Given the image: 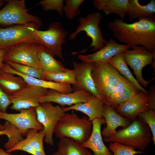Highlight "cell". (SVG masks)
<instances>
[{
    "label": "cell",
    "instance_id": "cell-1",
    "mask_svg": "<svg viewBox=\"0 0 155 155\" xmlns=\"http://www.w3.org/2000/svg\"><path fill=\"white\" fill-rule=\"evenodd\" d=\"M128 24L120 18L109 22L107 26L114 37L130 48L140 45L149 51H155V19L154 16L138 19Z\"/></svg>",
    "mask_w": 155,
    "mask_h": 155
},
{
    "label": "cell",
    "instance_id": "cell-2",
    "mask_svg": "<svg viewBox=\"0 0 155 155\" xmlns=\"http://www.w3.org/2000/svg\"><path fill=\"white\" fill-rule=\"evenodd\" d=\"M152 140V135L149 127L138 117L127 127L104 139L105 142L118 143L142 152H145Z\"/></svg>",
    "mask_w": 155,
    "mask_h": 155
},
{
    "label": "cell",
    "instance_id": "cell-3",
    "mask_svg": "<svg viewBox=\"0 0 155 155\" xmlns=\"http://www.w3.org/2000/svg\"><path fill=\"white\" fill-rule=\"evenodd\" d=\"M92 128V122L88 117L80 118L75 114L65 113L57 124L54 133L60 139L68 138L82 144L89 138Z\"/></svg>",
    "mask_w": 155,
    "mask_h": 155
},
{
    "label": "cell",
    "instance_id": "cell-4",
    "mask_svg": "<svg viewBox=\"0 0 155 155\" xmlns=\"http://www.w3.org/2000/svg\"><path fill=\"white\" fill-rule=\"evenodd\" d=\"M91 75L99 97L108 105L112 92L123 76L108 62L94 63Z\"/></svg>",
    "mask_w": 155,
    "mask_h": 155
},
{
    "label": "cell",
    "instance_id": "cell-5",
    "mask_svg": "<svg viewBox=\"0 0 155 155\" xmlns=\"http://www.w3.org/2000/svg\"><path fill=\"white\" fill-rule=\"evenodd\" d=\"M102 18V15L100 12H94L79 19V24L75 31L70 34L69 40L74 39L79 33L84 32L87 36L91 38L92 42L89 46L85 49L78 52H72V55H75L81 53H84L90 47L93 48L92 51L99 50L107 44L108 41L103 37L99 26Z\"/></svg>",
    "mask_w": 155,
    "mask_h": 155
},
{
    "label": "cell",
    "instance_id": "cell-6",
    "mask_svg": "<svg viewBox=\"0 0 155 155\" xmlns=\"http://www.w3.org/2000/svg\"><path fill=\"white\" fill-rule=\"evenodd\" d=\"M39 27L35 23H31L14 25L5 28L0 27V49L7 50L30 43L40 45L39 38L33 30V28L38 29Z\"/></svg>",
    "mask_w": 155,
    "mask_h": 155
},
{
    "label": "cell",
    "instance_id": "cell-7",
    "mask_svg": "<svg viewBox=\"0 0 155 155\" xmlns=\"http://www.w3.org/2000/svg\"><path fill=\"white\" fill-rule=\"evenodd\" d=\"M33 30L39 39L40 45L46 49L54 57L56 56L65 61L62 46L65 43L68 32L58 22L49 25L47 30L41 31L34 28Z\"/></svg>",
    "mask_w": 155,
    "mask_h": 155
},
{
    "label": "cell",
    "instance_id": "cell-8",
    "mask_svg": "<svg viewBox=\"0 0 155 155\" xmlns=\"http://www.w3.org/2000/svg\"><path fill=\"white\" fill-rule=\"evenodd\" d=\"M0 10V24L5 26L26 25L34 23L40 27V19L27 13L25 0H9Z\"/></svg>",
    "mask_w": 155,
    "mask_h": 155
},
{
    "label": "cell",
    "instance_id": "cell-9",
    "mask_svg": "<svg viewBox=\"0 0 155 155\" xmlns=\"http://www.w3.org/2000/svg\"><path fill=\"white\" fill-rule=\"evenodd\" d=\"M132 49L123 52L125 60L127 65L133 70L139 84L146 88L155 77L150 81L146 80L142 76V71L144 67L149 65H152V67L155 70V51H150L142 46H136Z\"/></svg>",
    "mask_w": 155,
    "mask_h": 155
},
{
    "label": "cell",
    "instance_id": "cell-10",
    "mask_svg": "<svg viewBox=\"0 0 155 155\" xmlns=\"http://www.w3.org/2000/svg\"><path fill=\"white\" fill-rule=\"evenodd\" d=\"M35 111L37 119L43 127L45 134L44 141L46 144L53 146L55 128L65 112L62 107L54 106L48 102L40 103L35 108Z\"/></svg>",
    "mask_w": 155,
    "mask_h": 155
},
{
    "label": "cell",
    "instance_id": "cell-11",
    "mask_svg": "<svg viewBox=\"0 0 155 155\" xmlns=\"http://www.w3.org/2000/svg\"><path fill=\"white\" fill-rule=\"evenodd\" d=\"M41 46L37 43H30L6 50L3 61L41 69L37 57Z\"/></svg>",
    "mask_w": 155,
    "mask_h": 155
},
{
    "label": "cell",
    "instance_id": "cell-12",
    "mask_svg": "<svg viewBox=\"0 0 155 155\" xmlns=\"http://www.w3.org/2000/svg\"><path fill=\"white\" fill-rule=\"evenodd\" d=\"M48 89L27 84L25 87L10 96L12 102L10 109L20 111L31 107H36L39 99L45 96Z\"/></svg>",
    "mask_w": 155,
    "mask_h": 155
},
{
    "label": "cell",
    "instance_id": "cell-13",
    "mask_svg": "<svg viewBox=\"0 0 155 155\" xmlns=\"http://www.w3.org/2000/svg\"><path fill=\"white\" fill-rule=\"evenodd\" d=\"M0 119L5 120L17 127L23 136L28 130L34 129L42 130L43 127L37 120L35 107L21 110L17 113H9L0 112Z\"/></svg>",
    "mask_w": 155,
    "mask_h": 155
},
{
    "label": "cell",
    "instance_id": "cell-14",
    "mask_svg": "<svg viewBox=\"0 0 155 155\" xmlns=\"http://www.w3.org/2000/svg\"><path fill=\"white\" fill-rule=\"evenodd\" d=\"M92 94L81 90L67 93H61L53 89H48L46 95L39 99L40 103L48 102L57 103L62 107L87 101Z\"/></svg>",
    "mask_w": 155,
    "mask_h": 155
},
{
    "label": "cell",
    "instance_id": "cell-15",
    "mask_svg": "<svg viewBox=\"0 0 155 155\" xmlns=\"http://www.w3.org/2000/svg\"><path fill=\"white\" fill-rule=\"evenodd\" d=\"M93 64L91 62H73L77 83L72 88L73 91L84 90L99 97L91 75Z\"/></svg>",
    "mask_w": 155,
    "mask_h": 155
},
{
    "label": "cell",
    "instance_id": "cell-16",
    "mask_svg": "<svg viewBox=\"0 0 155 155\" xmlns=\"http://www.w3.org/2000/svg\"><path fill=\"white\" fill-rule=\"evenodd\" d=\"M130 48L128 45L118 43L115 39L111 38L104 47L96 52L87 55H79L78 57L82 62L93 63L108 62L116 55Z\"/></svg>",
    "mask_w": 155,
    "mask_h": 155
},
{
    "label": "cell",
    "instance_id": "cell-17",
    "mask_svg": "<svg viewBox=\"0 0 155 155\" xmlns=\"http://www.w3.org/2000/svg\"><path fill=\"white\" fill-rule=\"evenodd\" d=\"M147 94L140 91L133 97L119 106L115 110L120 115L131 122L135 120L141 113L148 109Z\"/></svg>",
    "mask_w": 155,
    "mask_h": 155
},
{
    "label": "cell",
    "instance_id": "cell-18",
    "mask_svg": "<svg viewBox=\"0 0 155 155\" xmlns=\"http://www.w3.org/2000/svg\"><path fill=\"white\" fill-rule=\"evenodd\" d=\"M92 131L89 139L82 145L90 149L92 155H113L112 152L105 145L101 133V127L105 124L104 117L97 118L92 121Z\"/></svg>",
    "mask_w": 155,
    "mask_h": 155
},
{
    "label": "cell",
    "instance_id": "cell-19",
    "mask_svg": "<svg viewBox=\"0 0 155 155\" xmlns=\"http://www.w3.org/2000/svg\"><path fill=\"white\" fill-rule=\"evenodd\" d=\"M104 105V102L101 98L92 94L85 102L62 108L65 112L73 110L83 113L88 116L90 121H92L95 119L103 117Z\"/></svg>",
    "mask_w": 155,
    "mask_h": 155
},
{
    "label": "cell",
    "instance_id": "cell-20",
    "mask_svg": "<svg viewBox=\"0 0 155 155\" xmlns=\"http://www.w3.org/2000/svg\"><path fill=\"white\" fill-rule=\"evenodd\" d=\"M140 91L131 82L123 76L112 92L108 105L115 110Z\"/></svg>",
    "mask_w": 155,
    "mask_h": 155
},
{
    "label": "cell",
    "instance_id": "cell-21",
    "mask_svg": "<svg viewBox=\"0 0 155 155\" xmlns=\"http://www.w3.org/2000/svg\"><path fill=\"white\" fill-rule=\"evenodd\" d=\"M1 71L21 76L28 85L48 89H53L63 93H69L73 91L72 87L69 84L46 81L25 75L13 69L9 64L6 63H4Z\"/></svg>",
    "mask_w": 155,
    "mask_h": 155
},
{
    "label": "cell",
    "instance_id": "cell-22",
    "mask_svg": "<svg viewBox=\"0 0 155 155\" xmlns=\"http://www.w3.org/2000/svg\"><path fill=\"white\" fill-rule=\"evenodd\" d=\"M103 117L106 126L101 131L102 136L106 138L114 134L116 129L119 127L123 128L128 126L131 123L129 119L117 113L114 109L104 104Z\"/></svg>",
    "mask_w": 155,
    "mask_h": 155
},
{
    "label": "cell",
    "instance_id": "cell-23",
    "mask_svg": "<svg viewBox=\"0 0 155 155\" xmlns=\"http://www.w3.org/2000/svg\"><path fill=\"white\" fill-rule=\"evenodd\" d=\"M129 0H94L92 3L97 10L106 15L116 14L123 20L127 14Z\"/></svg>",
    "mask_w": 155,
    "mask_h": 155
},
{
    "label": "cell",
    "instance_id": "cell-24",
    "mask_svg": "<svg viewBox=\"0 0 155 155\" xmlns=\"http://www.w3.org/2000/svg\"><path fill=\"white\" fill-rule=\"evenodd\" d=\"M37 57L41 68L46 72L58 73L66 71L69 69L65 67L61 62L55 59L45 48L41 46Z\"/></svg>",
    "mask_w": 155,
    "mask_h": 155
},
{
    "label": "cell",
    "instance_id": "cell-25",
    "mask_svg": "<svg viewBox=\"0 0 155 155\" xmlns=\"http://www.w3.org/2000/svg\"><path fill=\"white\" fill-rule=\"evenodd\" d=\"M27 84L20 76H16L13 73L1 71L0 72V87L10 96L25 87Z\"/></svg>",
    "mask_w": 155,
    "mask_h": 155
},
{
    "label": "cell",
    "instance_id": "cell-26",
    "mask_svg": "<svg viewBox=\"0 0 155 155\" xmlns=\"http://www.w3.org/2000/svg\"><path fill=\"white\" fill-rule=\"evenodd\" d=\"M155 13L154 0H151L145 5H141L138 0H129L127 15L130 20L151 18Z\"/></svg>",
    "mask_w": 155,
    "mask_h": 155
},
{
    "label": "cell",
    "instance_id": "cell-27",
    "mask_svg": "<svg viewBox=\"0 0 155 155\" xmlns=\"http://www.w3.org/2000/svg\"><path fill=\"white\" fill-rule=\"evenodd\" d=\"M108 62L114 66L122 75L131 82L139 91H143L148 94V91L139 84L128 67L124 57L123 52L116 55Z\"/></svg>",
    "mask_w": 155,
    "mask_h": 155
},
{
    "label": "cell",
    "instance_id": "cell-28",
    "mask_svg": "<svg viewBox=\"0 0 155 155\" xmlns=\"http://www.w3.org/2000/svg\"><path fill=\"white\" fill-rule=\"evenodd\" d=\"M57 151L63 155H92L88 148L70 138L60 139Z\"/></svg>",
    "mask_w": 155,
    "mask_h": 155
},
{
    "label": "cell",
    "instance_id": "cell-29",
    "mask_svg": "<svg viewBox=\"0 0 155 155\" xmlns=\"http://www.w3.org/2000/svg\"><path fill=\"white\" fill-rule=\"evenodd\" d=\"M43 80L55 82L71 84H77L75 72L73 69H68L66 71L58 73H50L44 71Z\"/></svg>",
    "mask_w": 155,
    "mask_h": 155
},
{
    "label": "cell",
    "instance_id": "cell-30",
    "mask_svg": "<svg viewBox=\"0 0 155 155\" xmlns=\"http://www.w3.org/2000/svg\"><path fill=\"white\" fill-rule=\"evenodd\" d=\"M26 137L22 140L23 143L35 150H44L43 141L45 134L43 130L38 131L34 129H28Z\"/></svg>",
    "mask_w": 155,
    "mask_h": 155
},
{
    "label": "cell",
    "instance_id": "cell-31",
    "mask_svg": "<svg viewBox=\"0 0 155 155\" xmlns=\"http://www.w3.org/2000/svg\"><path fill=\"white\" fill-rule=\"evenodd\" d=\"M3 125L9 133L7 136L8 140L4 145V147L6 150L14 146L24 138L19 129L13 124L6 121Z\"/></svg>",
    "mask_w": 155,
    "mask_h": 155
},
{
    "label": "cell",
    "instance_id": "cell-32",
    "mask_svg": "<svg viewBox=\"0 0 155 155\" xmlns=\"http://www.w3.org/2000/svg\"><path fill=\"white\" fill-rule=\"evenodd\" d=\"M7 63L13 69L19 73L30 77L43 80L44 71L41 69L15 63Z\"/></svg>",
    "mask_w": 155,
    "mask_h": 155
},
{
    "label": "cell",
    "instance_id": "cell-33",
    "mask_svg": "<svg viewBox=\"0 0 155 155\" xmlns=\"http://www.w3.org/2000/svg\"><path fill=\"white\" fill-rule=\"evenodd\" d=\"M84 0H65L64 6V12L66 18L71 20L79 15L80 13V6Z\"/></svg>",
    "mask_w": 155,
    "mask_h": 155
},
{
    "label": "cell",
    "instance_id": "cell-34",
    "mask_svg": "<svg viewBox=\"0 0 155 155\" xmlns=\"http://www.w3.org/2000/svg\"><path fill=\"white\" fill-rule=\"evenodd\" d=\"M108 148L113 155H135L145 153V152L136 151L133 148L117 143H110Z\"/></svg>",
    "mask_w": 155,
    "mask_h": 155
},
{
    "label": "cell",
    "instance_id": "cell-35",
    "mask_svg": "<svg viewBox=\"0 0 155 155\" xmlns=\"http://www.w3.org/2000/svg\"><path fill=\"white\" fill-rule=\"evenodd\" d=\"M63 0H42L36 5H40L45 11H54L62 15L63 12Z\"/></svg>",
    "mask_w": 155,
    "mask_h": 155
},
{
    "label": "cell",
    "instance_id": "cell-36",
    "mask_svg": "<svg viewBox=\"0 0 155 155\" xmlns=\"http://www.w3.org/2000/svg\"><path fill=\"white\" fill-rule=\"evenodd\" d=\"M138 117L142 119L149 127L152 135V140L155 145V111L149 109L140 113Z\"/></svg>",
    "mask_w": 155,
    "mask_h": 155
},
{
    "label": "cell",
    "instance_id": "cell-37",
    "mask_svg": "<svg viewBox=\"0 0 155 155\" xmlns=\"http://www.w3.org/2000/svg\"><path fill=\"white\" fill-rule=\"evenodd\" d=\"M11 104L10 96L5 93L0 87V112L6 113L7 108Z\"/></svg>",
    "mask_w": 155,
    "mask_h": 155
},
{
    "label": "cell",
    "instance_id": "cell-38",
    "mask_svg": "<svg viewBox=\"0 0 155 155\" xmlns=\"http://www.w3.org/2000/svg\"><path fill=\"white\" fill-rule=\"evenodd\" d=\"M147 104L148 109H152L155 111V85L151 86L148 91Z\"/></svg>",
    "mask_w": 155,
    "mask_h": 155
},
{
    "label": "cell",
    "instance_id": "cell-39",
    "mask_svg": "<svg viewBox=\"0 0 155 155\" xmlns=\"http://www.w3.org/2000/svg\"><path fill=\"white\" fill-rule=\"evenodd\" d=\"M6 50L3 49H0V72L1 71L4 63V57Z\"/></svg>",
    "mask_w": 155,
    "mask_h": 155
},
{
    "label": "cell",
    "instance_id": "cell-40",
    "mask_svg": "<svg viewBox=\"0 0 155 155\" xmlns=\"http://www.w3.org/2000/svg\"><path fill=\"white\" fill-rule=\"evenodd\" d=\"M33 155H46L44 150H35Z\"/></svg>",
    "mask_w": 155,
    "mask_h": 155
},
{
    "label": "cell",
    "instance_id": "cell-41",
    "mask_svg": "<svg viewBox=\"0 0 155 155\" xmlns=\"http://www.w3.org/2000/svg\"><path fill=\"white\" fill-rule=\"evenodd\" d=\"M0 155H14L7 152L5 150L2 148H0Z\"/></svg>",
    "mask_w": 155,
    "mask_h": 155
},
{
    "label": "cell",
    "instance_id": "cell-42",
    "mask_svg": "<svg viewBox=\"0 0 155 155\" xmlns=\"http://www.w3.org/2000/svg\"><path fill=\"white\" fill-rule=\"evenodd\" d=\"M9 134V131L7 129H5V130L0 131V135H6L7 136Z\"/></svg>",
    "mask_w": 155,
    "mask_h": 155
},
{
    "label": "cell",
    "instance_id": "cell-43",
    "mask_svg": "<svg viewBox=\"0 0 155 155\" xmlns=\"http://www.w3.org/2000/svg\"><path fill=\"white\" fill-rule=\"evenodd\" d=\"M5 128L3 125H2L0 123V131H2L5 130Z\"/></svg>",
    "mask_w": 155,
    "mask_h": 155
},
{
    "label": "cell",
    "instance_id": "cell-44",
    "mask_svg": "<svg viewBox=\"0 0 155 155\" xmlns=\"http://www.w3.org/2000/svg\"><path fill=\"white\" fill-rule=\"evenodd\" d=\"M52 155H63L59 152L57 151L53 153Z\"/></svg>",
    "mask_w": 155,
    "mask_h": 155
},
{
    "label": "cell",
    "instance_id": "cell-45",
    "mask_svg": "<svg viewBox=\"0 0 155 155\" xmlns=\"http://www.w3.org/2000/svg\"><path fill=\"white\" fill-rule=\"evenodd\" d=\"M4 1L2 0H0V7L3 4Z\"/></svg>",
    "mask_w": 155,
    "mask_h": 155
},
{
    "label": "cell",
    "instance_id": "cell-46",
    "mask_svg": "<svg viewBox=\"0 0 155 155\" xmlns=\"http://www.w3.org/2000/svg\"></svg>",
    "mask_w": 155,
    "mask_h": 155
}]
</instances>
